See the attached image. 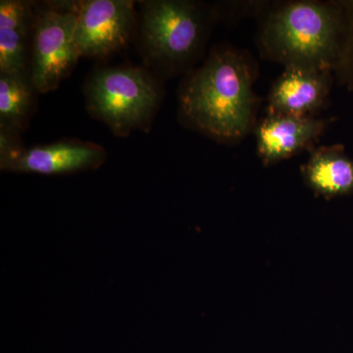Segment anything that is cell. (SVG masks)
<instances>
[{
    "label": "cell",
    "mask_w": 353,
    "mask_h": 353,
    "mask_svg": "<svg viewBox=\"0 0 353 353\" xmlns=\"http://www.w3.org/2000/svg\"><path fill=\"white\" fill-rule=\"evenodd\" d=\"M328 123L316 117L266 114L254 128L257 154L269 166L303 150L310 152Z\"/></svg>",
    "instance_id": "8"
},
{
    "label": "cell",
    "mask_w": 353,
    "mask_h": 353,
    "mask_svg": "<svg viewBox=\"0 0 353 353\" xmlns=\"http://www.w3.org/2000/svg\"><path fill=\"white\" fill-rule=\"evenodd\" d=\"M137 24L131 0L79 1L75 41L81 57L101 59L124 48Z\"/></svg>",
    "instance_id": "7"
},
{
    "label": "cell",
    "mask_w": 353,
    "mask_h": 353,
    "mask_svg": "<svg viewBox=\"0 0 353 353\" xmlns=\"http://www.w3.org/2000/svg\"><path fill=\"white\" fill-rule=\"evenodd\" d=\"M78 6L79 1L34 3L30 75L39 94L57 90L78 64Z\"/></svg>",
    "instance_id": "5"
},
{
    "label": "cell",
    "mask_w": 353,
    "mask_h": 353,
    "mask_svg": "<svg viewBox=\"0 0 353 353\" xmlns=\"http://www.w3.org/2000/svg\"><path fill=\"white\" fill-rule=\"evenodd\" d=\"M108 152L101 145L79 139L27 148L19 136L0 130V168L14 173L65 175L99 168Z\"/></svg>",
    "instance_id": "6"
},
{
    "label": "cell",
    "mask_w": 353,
    "mask_h": 353,
    "mask_svg": "<svg viewBox=\"0 0 353 353\" xmlns=\"http://www.w3.org/2000/svg\"><path fill=\"white\" fill-rule=\"evenodd\" d=\"M301 173L306 185L327 199L353 192V159L343 145L313 148Z\"/></svg>",
    "instance_id": "11"
},
{
    "label": "cell",
    "mask_w": 353,
    "mask_h": 353,
    "mask_svg": "<svg viewBox=\"0 0 353 353\" xmlns=\"http://www.w3.org/2000/svg\"><path fill=\"white\" fill-rule=\"evenodd\" d=\"M162 92L157 77L138 66L97 70L83 85L90 115L122 138L150 129Z\"/></svg>",
    "instance_id": "4"
},
{
    "label": "cell",
    "mask_w": 353,
    "mask_h": 353,
    "mask_svg": "<svg viewBox=\"0 0 353 353\" xmlns=\"http://www.w3.org/2000/svg\"><path fill=\"white\" fill-rule=\"evenodd\" d=\"M333 72L285 67L272 85L267 114L314 117L326 105Z\"/></svg>",
    "instance_id": "9"
},
{
    "label": "cell",
    "mask_w": 353,
    "mask_h": 353,
    "mask_svg": "<svg viewBox=\"0 0 353 353\" xmlns=\"http://www.w3.org/2000/svg\"><path fill=\"white\" fill-rule=\"evenodd\" d=\"M139 6V46L146 63L168 74L194 63L208 39V9L189 0H148Z\"/></svg>",
    "instance_id": "3"
},
{
    "label": "cell",
    "mask_w": 353,
    "mask_h": 353,
    "mask_svg": "<svg viewBox=\"0 0 353 353\" xmlns=\"http://www.w3.org/2000/svg\"><path fill=\"white\" fill-rule=\"evenodd\" d=\"M343 36L341 2L289 1L265 13L260 52L285 67L328 70L340 60Z\"/></svg>",
    "instance_id": "2"
},
{
    "label": "cell",
    "mask_w": 353,
    "mask_h": 353,
    "mask_svg": "<svg viewBox=\"0 0 353 353\" xmlns=\"http://www.w3.org/2000/svg\"><path fill=\"white\" fill-rule=\"evenodd\" d=\"M255 70L241 50L216 46L178 92L179 117L190 129L224 143H238L256 126Z\"/></svg>",
    "instance_id": "1"
},
{
    "label": "cell",
    "mask_w": 353,
    "mask_h": 353,
    "mask_svg": "<svg viewBox=\"0 0 353 353\" xmlns=\"http://www.w3.org/2000/svg\"><path fill=\"white\" fill-rule=\"evenodd\" d=\"M34 3L0 1V73L30 74Z\"/></svg>",
    "instance_id": "10"
},
{
    "label": "cell",
    "mask_w": 353,
    "mask_h": 353,
    "mask_svg": "<svg viewBox=\"0 0 353 353\" xmlns=\"http://www.w3.org/2000/svg\"><path fill=\"white\" fill-rule=\"evenodd\" d=\"M343 11V36L340 60L334 73L341 83L353 88V1L341 2Z\"/></svg>",
    "instance_id": "13"
},
{
    "label": "cell",
    "mask_w": 353,
    "mask_h": 353,
    "mask_svg": "<svg viewBox=\"0 0 353 353\" xmlns=\"http://www.w3.org/2000/svg\"><path fill=\"white\" fill-rule=\"evenodd\" d=\"M37 94L30 74L0 73V130L20 137L27 129Z\"/></svg>",
    "instance_id": "12"
}]
</instances>
